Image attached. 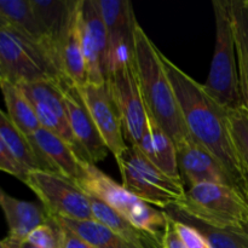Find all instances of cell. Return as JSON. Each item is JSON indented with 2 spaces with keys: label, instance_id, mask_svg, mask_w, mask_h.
<instances>
[{
  "label": "cell",
  "instance_id": "cell-1",
  "mask_svg": "<svg viewBox=\"0 0 248 248\" xmlns=\"http://www.w3.org/2000/svg\"><path fill=\"white\" fill-rule=\"evenodd\" d=\"M161 58L189 135L223 165L245 195L248 190V176L232 143L228 110L206 92L203 85L194 80L164 53Z\"/></svg>",
  "mask_w": 248,
  "mask_h": 248
},
{
  "label": "cell",
  "instance_id": "cell-2",
  "mask_svg": "<svg viewBox=\"0 0 248 248\" xmlns=\"http://www.w3.org/2000/svg\"><path fill=\"white\" fill-rule=\"evenodd\" d=\"M161 51L137 23L135 31V61L148 114L179 147L190 137L176 93L164 67Z\"/></svg>",
  "mask_w": 248,
  "mask_h": 248
},
{
  "label": "cell",
  "instance_id": "cell-3",
  "mask_svg": "<svg viewBox=\"0 0 248 248\" xmlns=\"http://www.w3.org/2000/svg\"><path fill=\"white\" fill-rule=\"evenodd\" d=\"M0 79L15 85L68 80L60 61L46 45L7 24L0 23ZM69 81V80H68Z\"/></svg>",
  "mask_w": 248,
  "mask_h": 248
},
{
  "label": "cell",
  "instance_id": "cell-4",
  "mask_svg": "<svg viewBox=\"0 0 248 248\" xmlns=\"http://www.w3.org/2000/svg\"><path fill=\"white\" fill-rule=\"evenodd\" d=\"M212 6L216 21L215 52L203 87L223 108L232 110L244 106L232 1L215 0Z\"/></svg>",
  "mask_w": 248,
  "mask_h": 248
},
{
  "label": "cell",
  "instance_id": "cell-5",
  "mask_svg": "<svg viewBox=\"0 0 248 248\" xmlns=\"http://www.w3.org/2000/svg\"><path fill=\"white\" fill-rule=\"evenodd\" d=\"M78 186L90 196L107 203L123 216L133 227L152 236L160 247L162 246L170 217L166 212L145 202L107 176L96 165L87 164L85 174Z\"/></svg>",
  "mask_w": 248,
  "mask_h": 248
},
{
  "label": "cell",
  "instance_id": "cell-6",
  "mask_svg": "<svg viewBox=\"0 0 248 248\" xmlns=\"http://www.w3.org/2000/svg\"><path fill=\"white\" fill-rule=\"evenodd\" d=\"M176 208L218 229L245 230L248 227L247 199L234 186L213 183L191 186Z\"/></svg>",
  "mask_w": 248,
  "mask_h": 248
},
{
  "label": "cell",
  "instance_id": "cell-7",
  "mask_svg": "<svg viewBox=\"0 0 248 248\" xmlns=\"http://www.w3.org/2000/svg\"><path fill=\"white\" fill-rule=\"evenodd\" d=\"M123 186L145 202L161 210L177 207L186 199V184L160 171L136 145L115 157Z\"/></svg>",
  "mask_w": 248,
  "mask_h": 248
},
{
  "label": "cell",
  "instance_id": "cell-8",
  "mask_svg": "<svg viewBox=\"0 0 248 248\" xmlns=\"http://www.w3.org/2000/svg\"><path fill=\"white\" fill-rule=\"evenodd\" d=\"M27 186L40 200L48 216L75 220L93 219L91 198L75 182L50 171H31Z\"/></svg>",
  "mask_w": 248,
  "mask_h": 248
},
{
  "label": "cell",
  "instance_id": "cell-9",
  "mask_svg": "<svg viewBox=\"0 0 248 248\" xmlns=\"http://www.w3.org/2000/svg\"><path fill=\"white\" fill-rule=\"evenodd\" d=\"M123 121L126 140L138 145L149 130V115L143 99L136 61L121 63L106 80Z\"/></svg>",
  "mask_w": 248,
  "mask_h": 248
},
{
  "label": "cell",
  "instance_id": "cell-10",
  "mask_svg": "<svg viewBox=\"0 0 248 248\" xmlns=\"http://www.w3.org/2000/svg\"><path fill=\"white\" fill-rule=\"evenodd\" d=\"M65 81L56 82L45 80V81L23 82L17 86L21 89L27 99L33 106L41 127L51 131L65 140L81 159V161L91 164L70 130L64 103V94H63V84Z\"/></svg>",
  "mask_w": 248,
  "mask_h": 248
},
{
  "label": "cell",
  "instance_id": "cell-11",
  "mask_svg": "<svg viewBox=\"0 0 248 248\" xmlns=\"http://www.w3.org/2000/svg\"><path fill=\"white\" fill-rule=\"evenodd\" d=\"M107 28V75L121 63L135 60V31L138 21L128 0H97ZM107 80V79H106Z\"/></svg>",
  "mask_w": 248,
  "mask_h": 248
},
{
  "label": "cell",
  "instance_id": "cell-12",
  "mask_svg": "<svg viewBox=\"0 0 248 248\" xmlns=\"http://www.w3.org/2000/svg\"><path fill=\"white\" fill-rule=\"evenodd\" d=\"M82 51L89 84L102 85L107 79V28L97 0H79L78 9Z\"/></svg>",
  "mask_w": 248,
  "mask_h": 248
},
{
  "label": "cell",
  "instance_id": "cell-13",
  "mask_svg": "<svg viewBox=\"0 0 248 248\" xmlns=\"http://www.w3.org/2000/svg\"><path fill=\"white\" fill-rule=\"evenodd\" d=\"M102 138L114 157L127 149L120 113L107 82L102 85L87 84L78 87Z\"/></svg>",
  "mask_w": 248,
  "mask_h": 248
},
{
  "label": "cell",
  "instance_id": "cell-14",
  "mask_svg": "<svg viewBox=\"0 0 248 248\" xmlns=\"http://www.w3.org/2000/svg\"><path fill=\"white\" fill-rule=\"evenodd\" d=\"M65 109L70 130L75 140L87 155L91 164L96 165L108 157L109 148L102 138L79 90L70 81L63 84Z\"/></svg>",
  "mask_w": 248,
  "mask_h": 248
},
{
  "label": "cell",
  "instance_id": "cell-15",
  "mask_svg": "<svg viewBox=\"0 0 248 248\" xmlns=\"http://www.w3.org/2000/svg\"><path fill=\"white\" fill-rule=\"evenodd\" d=\"M177 153L182 181L189 188L213 183L239 189L223 165L191 136L177 147Z\"/></svg>",
  "mask_w": 248,
  "mask_h": 248
},
{
  "label": "cell",
  "instance_id": "cell-16",
  "mask_svg": "<svg viewBox=\"0 0 248 248\" xmlns=\"http://www.w3.org/2000/svg\"><path fill=\"white\" fill-rule=\"evenodd\" d=\"M28 138L48 171L56 172L75 183L84 177L87 164L81 161L73 148L57 135L40 127Z\"/></svg>",
  "mask_w": 248,
  "mask_h": 248
},
{
  "label": "cell",
  "instance_id": "cell-17",
  "mask_svg": "<svg viewBox=\"0 0 248 248\" xmlns=\"http://www.w3.org/2000/svg\"><path fill=\"white\" fill-rule=\"evenodd\" d=\"M31 4L60 58L63 41L77 15L79 0H31Z\"/></svg>",
  "mask_w": 248,
  "mask_h": 248
},
{
  "label": "cell",
  "instance_id": "cell-18",
  "mask_svg": "<svg viewBox=\"0 0 248 248\" xmlns=\"http://www.w3.org/2000/svg\"><path fill=\"white\" fill-rule=\"evenodd\" d=\"M0 206L9 228L7 235L19 241H26L28 235L50 217L43 206L19 200L4 190L0 191Z\"/></svg>",
  "mask_w": 248,
  "mask_h": 248
},
{
  "label": "cell",
  "instance_id": "cell-19",
  "mask_svg": "<svg viewBox=\"0 0 248 248\" xmlns=\"http://www.w3.org/2000/svg\"><path fill=\"white\" fill-rule=\"evenodd\" d=\"M149 115V114H148ZM152 164L169 177L182 181L178 166V153L172 138L149 115V130L136 145Z\"/></svg>",
  "mask_w": 248,
  "mask_h": 248
},
{
  "label": "cell",
  "instance_id": "cell-20",
  "mask_svg": "<svg viewBox=\"0 0 248 248\" xmlns=\"http://www.w3.org/2000/svg\"><path fill=\"white\" fill-rule=\"evenodd\" d=\"M0 23L14 27L29 38L46 45L58 58L48 41L45 29L34 12L31 0H0Z\"/></svg>",
  "mask_w": 248,
  "mask_h": 248
},
{
  "label": "cell",
  "instance_id": "cell-21",
  "mask_svg": "<svg viewBox=\"0 0 248 248\" xmlns=\"http://www.w3.org/2000/svg\"><path fill=\"white\" fill-rule=\"evenodd\" d=\"M79 9V5H78ZM61 67L64 77L77 87H82L89 84L87 64L80 36L78 11L75 18L68 31L67 36L61 48Z\"/></svg>",
  "mask_w": 248,
  "mask_h": 248
},
{
  "label": "cell",
  "instance_id": "cell-22",
  "mask_svg": "<svg viewBox=\"0 0 248 248\" xmlns=\"http://www.w3.org/2000/svg\"><path fill=\"white\" fill-rule=\"evenodd\" d=\"M0 143L6 147V149L28 172L38 170L48 171L29 138L12 124L6 111L0 113Z\"/></svg>",
  "mask_w": 248,
  "mask_h": 248
},
{
  "label": "cell",
  "instance_id": "cell-23",
  "mask_svg": "<svg viewBox=\"0 0 248 248\" xmlns=\"http://www.w3.org/2000/svg\"><path fill=\"white\" fill-rule=\"evenodd\" d=\"M91 206L94 220L108 227L133 246L138 248H161L152 236L133 227L126 218L119 215L107 203L91 198Z\"/></svg>",
  "mask_w": 248,
  "mask_h": 248
},
{
  "label": "cell",
  "instance_id": "cell-24",
  "mask_svg": "<svg viewBox=\"0 0 248 248\" xmlns=\"http://www.w3.org/2000/svg\"><path fill=\"white\" fill-rule=\"evenodd\" d=\"M0 86L6 106L7 116L21 132H23L27 137H31L41 127L33 106L17 85L0 79Z\"/></svg>",
  "mask_w": 248,
  "mask_h": 248
},
{
  "label": "cell",
  "instance_id": "cell-25",
  "mask_svg": "<svg viewBox=\"0 0 248 248\" xmlns=\"http://www.w3.org/2000/svg\"><path fill=\"white\" fill-rule=\"evenodd\" d=\"M57 220L96 248H138L94 219L75 220L57 218Z\"/></svg>",
  "mask_w": 248,
  "mask_h": 248
},
{
  "label": "cell",
  "instance_id": "cell-26",
  "mask_svg": "<svg viewBox=\"0 0 248 248\" xmlns=\"http://www.w3.org/2000/svg\"><path fill=\"white\" fill-rule=\"evenodd\" d=\"M165 212L174 220L188 223L199 230L206 237L212 248H248V234L246 230L218 229L207 224L193 219L177 210L176 207H170Z\"/></svg>",
  "mask_w": 248,
  "mask_h": 248
},
{
  "label": "cell",
  "instance_id": "cell-27",
  "mask_svg": "<svg viewBox=\"0 0 248 248\" xmlns=\"http://www.w3.org/2000/svg\"><path fill=\"white\" fill-rule=\"evenodd\" d=\"M228 121L235 150L248 176V110L246 107L228 110Z\"/></svg>",
  "mask_w": 248,
  "mask_h": 248
},
{
  "label": "cell",
  "instance_id": "cell-28",
  "mask_svg": "<svg viewBox=\"0 0 248 248\" xmlns=\"http://www.w3.org/2000/svg\"><path fill=\"white\" fill-rule=\"evenodd\" d=\"M64 230L55 217H48V220L39 225L28 235L26 241L39 248H62Z\"/></svg>",
  "mask_w": 248,
  "mask_h": 248
},
{
  "label": "cell",
  "instance_id": "cell-29",
  "mask_svg": "<svg viewBox=\"0 0 248 248\" xmlns=\"http://www.w3.org/2000/svg\"><path fill=\"white\" fill-rule=\"evenodd\" d=\"M232 17L236 46L248 60V0H232Z\"/></svg>",
  "mask_w": 248,
  "mask_h": 248
},
{
  "label": "cell",
  "instance_id": "cell-30",
  "mask_svg": "<svg viewBox=\"0 0 248 248\" xmlns=\"http://www.w3.org/2000/svg\"><path fill=\"white\" fill-rule=\"evenodd\" d=\"M173 220L174 227H176L177 232H179L181 237L183 239L184 244L186 245L188 248H212L210 242L206 240V237L199 232L196 228L193 225L188 224V223L179 222V220Z\"/></svg>",
  "mask_w": 248,
  "mask_h": 248
},
{
  "label": "cell",
  "instance_id": "cell-31",
  "mask_svg": "<svg viewBox=\"0 0 248 248\" xmlns=\"http://www.w3.org/2000/svg\"><path fill=\"white\" fill-rule=\"evenodd\" d=\"M0 169L23 183H26L28 178L29 172L17 161L16 157L6 149L2 143H0Z\"/></svg>",
  "mask_w": 248,
  "mask_h": 248
},
{
  "label": "cell",
  "instance_id": "cell-32",
  "mask_svg": "<svg viewBox=\"0 0 248 248\" xmlns=\"http://www.w3.org/2000/svg\"><path fill=\"white\" fill-rule=\"evenodd\" d=\"M237 47V46H236ZM237 57H239V70H240V84H241V93L244 99V106L248 110V60L241 50L237 48Z\"/></svg>",
  "mask_w": 248,
  "mask_h": 248
},
{
  "label": "cell",
  "instance_id": "cell-33",
  "mask_svg": "<svg viewBox=\"0 0 248 248\" xmlns=\"http://www.w3.org/2000/svg\"><path fill=\"white\" fill-rule=\"evenodd\" d=\"M161 248H188L186 245L184 244L183 239L181 237L179 232H177L176 227H174V223L171 217H170V222L169 225H167L166 234H165L164 236V241H162Z\"/></svg>",
  "mask_w": 248,
  "mask_h": 248
},
{
  "label": "cell",
  "instance_id": "cell-34",
  "mask_svg": "<svg viewBox=\"0 0 248 248\" xmlns=\"http://www.w3.org/2000/svg\"><path fill=\"white\" fill-rule=\"evenodd\" d=\"M56 219H57V218H56ZM62 227H63V230H64V234H63L62 248H96L92 246L91 244H89L87 241H85L84 239H81V237H80L79 235L75 234L74 232H72L70 229L65 228L64 225H62Z\"/></svg>",
  "mask_w": 248,
  "mask_h": 248
},
{
  "label": "cell",
  "instance_id": "cell-35",
  "mask_svg": "<svg viewBox=\"0 0 248 248\" xmlns=\"http://www.w3.org/2000/svg\"><path fill=\"white\" fill-rule=\"evenodd\" d=\"M23 242L24 241H19V240H16L7 235V236L5 237V239H2V241L0 242V248H19Z\"/></svg>",
  "mask_w": 248,
  "mask_h": 248
},
{
  "label": "cell",
  "instance_id": "cell-36",
  "mask_svg": "<svg viewBox=\"0 0 248 248\" xmlns=\"http://www.w3.org/2000/svg\"><path fill=\"white\" fill-rule=\"evenodd\" d=\"M19 248H39V247H36V246H33V245H31V244H29V242L24 241L23 244L21 245V247H19Z\"/></svg>",
  "mask_w": 248,
  "mask_h": 248
},
{
  "label": "cell",
  "instance_id": "cell-37",
  "mask_svg": "<svg viewBox=\"0 0 248 248\" xmlns=\"http://www.w3.org/2000/svg\"><path fill=\"white\" fill-rule=\"evenodd\" d=\"M245 196H246V199H247V202H248V190L246 191V193H245Z\"/></svg>",
  "mask_w": 248,
  "mask_h": 248
},
{
  "label": "cell",
  "instance_id": "cell-38",
  "mask_svg": "<svg viewBox=\"0 0 248 248\" xmlns=\"http://www.w3.org/2000/svg\"><path fill=\"white\" fill-rule=\"evenodd\" d=\"M245 230H246V232H247V234H248V227L246 228V229H245Z\"/></svg>",
  "mask_w": 248,
  "mask_h": 248
}]
</instances>
